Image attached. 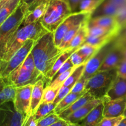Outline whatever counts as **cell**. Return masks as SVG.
<instances>
[{
    "label": "cell",
    "instance_id": "obj_15",
    "mask_svg": "<svg viewBox=\"0 0 126 126\" xmlns=\"http://www.w3.org/2000/svg\"><path fill=\"white\" fill-rule=\"evenodd\" d=\"M49 1L50 0H42V1L40 2L33 9L29 11L27 14L24 17L20 27L29 25L36 22L38 20H40L44 16Z\"/></svg>",
    "mask_w": 126,
    "mask_h": 126
},
{
    "label": "cell",
    "instance_id": "obj_41",
    "mask_svg": "<svg viewBox=\"0 0 126 126\" xmlns=\"http://www.w3.org/2000/svg\"><path fill=\"white\" fill-rule=\"evenodd\" d=\"M69 59L74 66H79L86 63L85 59L77 52V50L71 54Z\"/></svg>",
    "mask_w": 126,
    "mask_h": 126
},
{
    "label": "cell",
    "instance_id": "obj_1",
    "mask_svg": "<svg viewBox=\"0 0 126 126\" xmlns=\"http://www.w3.org/2000/svg\"><path fill=\"white\" fill-rule=\"evenodd\" d=\"M63 52L54 43L53 33L48 32L35 43L30 53L36 68L45 77Z\"/></svg>",
    "mask_w": 126,
    "mask_h": 126
},
{
    "label": "cell",
    "instance_id": "obj_55",
    "mask_svg": "<svg viewBox=\"0 0 126 126\" xmlns=\"http://www.w3.org/2000/svg\"><path fill=\"white\" fill-rule=\"evenodd\" d=\"M123 116L124 117H126V108H125L124 112V114H123Z\"/></svg>",
    "mask_w": 126,
    "mask_h": 126
},
{
    "label": "cell",
    "instance_id": "obj_49",
    "mask_svg": "<svg viewBox=\"0 0 126 126\" xmlns=\"http://www.w3.org/2000/svg\"><path fill=\"white\" fill-rule=\"evenodd\" d=\"M120 9L126 5V0H108Z\"/></svg>",
    "mask_w": 126,
    "mask_h": 126
},
{
    "label": "cell",
    "instance_id": "obj_27",
    "mask_svg": "<svg viewBox=\"0 0 126 126\" xmlns=\"http://www.w3.org/2000/svg\"><path fill=\"white\" fill-rule=\"evenodd\" d=\"M114 38L116 37L112 35H106L97 37L88 35L86 38L84 43H87V44L91 45L98 47L99 48H101L110 43L111 41Z\"/></svg>",
    "mask_w": 126,
    "mask_h": 126
},
{
    "label": "cell",
    "instance_id": "obj_37",
    "mask_svg": "<svg viewBox=\"0 0 126 126\" xmlns=\"http://www.w3.org/2000/svg\"><path fill=\"white\" fill-rule=\"evenodd\" d=\"M115 19L120 30L126 26V5L120 8Z\"/></svg>",
    "mask_w": 126,
    "mask_h": 126
},
{
    "label": "cell",
    "instance_id": "obj_46",
    "mask_svg": "<svg viewBox=\"0 0 126 126\" xmlns=\"http://www.w3.org/2000/svg\"><path fill=\"white\" fill-rule=\"evenodd\" d=\"M42 1V0H21L20 2L26 5L29 9V11H30Z\"/></svg>",
    "mask_w": 126,
    "mask_h": 126
},
{
    "label": "cell",
    "instance_id": "obj_54",
    "mask_svg": "<svg viewBox=\"0 0 126 126\" xmlns=\"http://www.w3.org/2000/svg\"><path fill=\"white\" fill-rule=\"evenodd\" d=\"M67 126H80L79 124H68Z\"/></svg>",
    "mask_w": 126,
    "mask_h": 126
},
{
    "label": "cell",
    "instance_id": "obj_38",
    "mask_svg": "<svg viewBox=\"0 0 126 126\" xmlns=\"http://www.w3.org/2000/svg\"><path fill=\"white\" fill-rule=\"evenodd\" d=\"M19 67L29 71H34L37 70L34 59H33V58L32 55L31 53H29V54L25 58L22 64Z\"/></svg>",
    "mask_w": 126,
    "mask_h": 126
},
{
    "label": "cell",
    "instance_id": "obj_20",
    "mask_svg": "<svg viewBox=\"0 0 126 126\" xmlns=\"http://www.w3.org/2000/svg\"><path fill=\"white\" fill-rule=\"evenodd\" d=\"M103 103L101 102L90 111L89 114L78 123L80 126H99L103 119Z\"/></svg>",
    "mask_w": 126,
    "mask_h": 126
},
{
    "label": "cell",
    "instance_id": "obj_28",
    "mask_svg": "<svg viewBox=\"0 0 126 126\" xmlns=\"http://www.w3.org/2000/svg\"><path fill=\"white\" fill-rule=\"evenodd\" d=\"M56 106V105L54 103H48L42 102L38 106L35 113L33 115L35 119L37 122H38L41 119L45 117L51 112H53Z\"/></svg>",
    "mask_w": 126,
    "mask_h": 126
},
{
    "label": "cell",
    "instance_id": "obj_48",
    "mask_svg": "<svg viewBox=\"0 0 126 126\" xmlns=\"http://www.w3.org/2000/svg\"><path fill=\"white\" fill-rule=\"evenodd\" d=\"M23 126H37V122L35 119L33 115L29 116V118L24 123Z\"/></svg>",
    "mask_w": 126,
    "mask_h": 126
},
{
    "label": "cell",
    "instance_id": "obj_22",
    "mask_svg": "<svg viewBox=\"0 0 126 126\" xmlns=\"http://www.w3.org/2000/svg\"><path fill=\"white\" fill-rule=\"evenodd\" d=\"M93 99H94V98L93 96H92L88 92H86L82 96L77 99L72 105H70L68 108L64 110L60 114H59V117L62 119L64 120L70 114L73 113L74 112L77 111L80 108L85 105L88 101H91Z\"/></svg>",
    "mask_w": 126,
    "mask_h": 126
},
{
    "label": "cell",
    "instance_id": "obj_24",
    "mask_svg": "<svg viewBox=\"0 0 126 126\" xmlns=\"http://www.w3.org/2000/svg\"><path fill=\"white\" fill-rule=\"evenodd\" d=\"M87 91L85 90L80 93H72L70 92L67 95H66L58 105L56 106L55 109L54 110V112L58 115L60 114L64 110H66L67 108H68L70 105H72L75 101L79 98L80 96H82Z\"/></svg>",
    "mask_w": 126,
    "mask_h": 126
},
{
    "label": "cell",
    "instance_id": "obj_3",
    "mask_svg": "<svg viewBox=\"0 0 126 126\" xmlns=\"http://www.w3.org/2000/svg\"><path fill=\"white\" fill-rule=\"evenodd\" d=\"M28 13L27 6L20 2L13 14L0 25V61L4 56L8 43L20 28Z\"/></svg>",
    "mask_w": 126,
    "mask_h": 126
},
{
    "label": "cell",
    "instance_id": "obj_33",
    "mask_svg": "<svg viewBox=\"0 0 126 126\" xmlns=\"http://www.w3.org/2000/svg\"><path fill=\"white\" fill-rule=\"evenodd\" d=\"M88 35L92 37H102V36L112 35L116 37L117 33L113 31L105 29V28L100 27L98 26L88 27Z\"/></svg>",
    "mask_w": 126,
    "mask_h": 126
},
{
    "label": "cell",
    "instance_id": "obj_16",
    "mask_svg": "<svg viewBox=\"0 0 126 126\" xmlns=\"http://www.w3.org/2000/svg\"><path fill=\"white\" fill-rule=\"evenodd\" d=\"M105 96L111 100L126 96V78L117 75Z\"/></svg>",
    "mask_w": 126,
    "mask_h": 126
},
{
    "label": "cell",
    "instance_id": "obj_9",
    "mask_svg": "<svg viewBox=\"0 0 126 126\" xmlns=\"http://www.w3.org/2000/svg\"><path fill=\"white\" fill-rule=\"evenodd\" d=\"M25 117L17 111L13 101L0 106V126H23Z\"/></svg>",
    "mask_w": 126,
    "mask_h": 126
},
{
    "label": "cell",
    "instance_id": "obj_5",
    "mask_svg": "<svg viewBox=\"0 0 126 126\" xmlns=\"http://www.w3.org/2000/svg\"><path fill=\"white\" fill-rule=\"evenodd\" d=\"M117 76V70L98 71L87 81L85 90L94 98L102 99Z\"/></svg>",
    "mask_w": 126,
    "mask_h": 126
},
{
    "label": "cell",
    "instance_id": "obj_14",
    "mask_svg": "<svg viewBox=\"0 0 126 126\" xmlns=\"http://www.w3.org/2000/svg\"><path fill=\"white\" fill-rule=\"evenodd\" d=\"M103 101V99L94 98L80 108L79 109L74 112L67 117L65 119V121L69 124H78L82 121L92 110L96 107L99 103Z\"/></svg>",
    "mask_w": 126,
    "mask_h": 126
},
{
    "label": "cell",
    "instance_id": "obj_45",
    "mask_svg": "<svg viewBox=\"0 0 126 126\" xmlns=\"http://www.w3.org/2000/svg\"><path fill=\"white\" fill-rule=\"evenodd\" d=\"M118 76L126 78V60L123 59L116 68Z\"/></svg>",
    "mask_w": 126,
    "mask_h": 126
},
{
    "label": "cell",
    "instance_id": "obj_42",
    "mask_svg": "<svg viewBox=\"0 0 126 126\" xmlns=\"http://www.w3.org/2000/svg\"><path fill=\"white\" fill-rule=\"evenodd\" d=\"M117 42L115 46L117 47H121L126 43V26L119 30L117 37Z\"/></svg>",
    "mask_w": 126,
    "mask_h": 126
},
{
    "label": "cell",
    "instance_id": "obj_11",
    "mask_svg": "<svg viewBox=\"0 0 126 126\" xmlns=\"http://www.w3.org/2000/svg\"><path fill=\"white\" fill-rule=\"evenodd\" d=\"M112 47L110 43L101 48L93 57L86 62L84 72L82 77L88 80L91 77L98 71L104 59Z\"/></svg>",
    "mask_w": 126,
    "mask_h": 126
},
{
    "label": "cell",
    "instance_id": "obj_13",
    "mask_svg": "<svg viewBox=\"0 0 126 126\" xmlns=\"http://www.w3.org/2000/svg\"><path fill=\"white\" fill-rule=\"evenodd\" d=\"M123 59L122 49L114 46L108 52L98 71H110L116 69Z\"/></svg>",
    "mask_w": 126,
    "mask_h": 126
},
{
    "label": "cell",
    "instance_id": "obj_25",
    "mask_svg": "<svg viewBox=\"0 0 126 126\" xmlns=\"http://www.w3.org/2000/svg\"><path fill=\"white\" fill-rule=\"evenodd\" d=\"M88 22L84 23L82 25L78 32L70 42L66 49H72L79 48L84 43L86 38L88 36Z\"/></svg>",
    "mask_w": 126,
    "mask_h": 126
},
{
    "label": "cell",
    "instance_id": "obj_51",
    "mask_svg": "<svg viewBox=\"0 0 126 126\" xmlns=\"http://www.w3.org/2000/svg\"><path fill=\"white\" fill-rule=\"evenodd\" d=\"M117 126H126V117H124L122 119V120L120 121Z\"/></svg>",
    "mask_w": 126,
    "mask_h": 126
},
{
    "label": "cell",
    "instance_id": "obj_7",
    "mask_svg": "<svg viewBox=\"0 0 126 126\" xmlns=\"http://www.w3.org/2000/svg\"><path fill=\"white\" fill-rule=\"evenodd\" d=\"M91 17L92 14L85 12H76L70 14L53 33L56 45L59 47L64 36L71 28L76 25L88 21Z\"/></svg>",
    "mask_w": 126,
    "mask_h": 126
},
{
    "label": "cell",
    "instance_id": "obj_34",
    "mask_svg": "<svg viewBox=\"0 0 126 126\" xmlns=\"http://www.w3.org/2000/svg\"><path fill=\"white\" fill-rule=\"evenodd\" d=\"M60 88L61 87L53 88L49 85H47V87H45L42 102L48 103H53Z\"/></svg>",
    "mask_w": 126,
    "mask_h": 126
},
{
    "label": "cell",
    "instance_id": "obj_18",
    "mask_svg": "<svg viewBox=\"0 0 126 126\" xmlns=\"http://www.w3.org/2000/svg\"><path fill=\"white\" fill-rule=\"evenodd\" d=\"M44 85V79H40L33 85L31 94V103L29 116L34 115L38 106L42 103L43 90L45 88Z\"/></svg>",
    "mask_w": 126,
    "mask_h": 126
},
{
    "label": "cell",
    "instance_id": "obj_35",
    "mask_svg": "<svg viewBox=\"0 0 126 126\" xmlns=\"http://www.w3.org/2000/svg\"><path fill=\"white\" fill-rule=\"evenodd\" d=\"M76 67H77V66H74V67H72L71 69H69L68 71H66V72H64V73L60 74L59 76H58V77H56L55 79L52 80L50 82V83H49L48 85L51 86V87H53V88L61 87V86L63 85V83H64V82L66 80V79L68 78V77L70 76L71 72L73 71V70Z\"/></svg>",
    "mask_w": 126,
    "mask_h": 126
},
{
    "label": "cell",
    "instance_id": "obj_23",
    "mask_svg": "<svg viewBox=\"0 0 126 126\" xmlns=\"http://www.w3.org/2000/svg\"><path fill=\"white\" fill-rule=\"evenodd\" d=\"M119 8L108 0H105L92 14L91 17L100 16L115 17L118 13Z\"/></svg>",
    "mask_w": 126,
    "mask_h": 126
},
{
    "label": "cell",
    "instance_id": "obj_44",
    "mask_svg": "<svg viewBox=\"0 0 126 126\" xmlns=\"http://www.w3.org/2000/svg\"><path fill=\"white\" fill-rule=\"evenodd\" d=\"M74 67V66L72 64V63H71V60H70V59L69 58V59H67V60L64 63V64H63V65L60 67V69L58 70V72H56V74L54 75V77H53V79H55L56 77H57L58 76H59L60 74L64 73V72H65L66 71H68L69 69H71L72 67Z\"/></svg>",
    "mask_w": 126,
    "mask_h": 126
},
{
    "label": "cell",
    "instance_id": "obj_17",
    "mask_svg": "<svg viewBox=\"0 0 126 126\" xmlns=\"http://www.w3.org/2000/svg\"><path fill=\"white\" fill-rule=\"evenodd\" d=\"M16 90L8 78L0 77V106L7 102L14 101Z\"/></svg>",
    "mask_w": 126,
    "mask_h": 126
},
{
    "label": "cell",
    "instance_id": "obj_32",
    "mask_svg": "<svg viewBox=\"0 0 126 126\" xmlns=\"http://www.w3.org/2000/svg\"><path fill=\"white\" fill-rule=\"evenodd\" d=\"M101 48L94 47L87 43H83L77 49V52L85 59L86 62L93 57Z\"/></svg>",
    "mask_w": 126,
    "mask_h": 126
},
{
    "label": "cell",
    "instance_id": "obj_4",
    "mask_svg": "<svg viewBox=\"0 0 126 126\" xmlns=\"http://www.w3.org/2000/svg\"><path fill=\"white\" fill-rule=\"evenodd\" d=\"M72 13L68 0H50L41 23L47 31L54 33Z\"/></svg>",
    "mask_w": 126,
    "mask_h": 126
},
{
    "label": "cell",
    "instance_id": "obj_10",
    "mask_svg": "<svg viewBox=\"0 0 126 126\" xmlns=\"http://www.w3.org/2000/svg\"><path fill=\"white\" fill-rule=\"evenodd\" d=\"M33 85H28L17 88L15 98L13 101L17 111L22 114L25 117L24 123L29 117L31 103V94Z\"/></svg>",
    "mask_w": 126,
    "mask_h": 126
},
{
    "label": "cell",
    "instance_id": "obj_39",
    "mask_svg": "<svg viewBox=\"0 0 126 126\" xmlns=\"http://www.w3.org/2000/svg\"><path fill=\"white\" fill-rule=\"evenodd\" d=\"M74 85H70V86H63L62 85L61 88H59V92H58L57 96L56 97L55 100L53 101L54 104L58 105L62 100H63L66 95L69 94L70 92H71V90L73 88Z\"/></svg>",
    "mask_w": 126,
    "mask_h": 126
},
{
    "label": "cell",
    "instance_id": "obj_43",
    "mask_svg": "<svg viewBox=\"0 0 126 126\" xmlns=\"http://www.w3.org/2000/svg\"><path fill=\"white\" fill-rule=\"evenodd\" d=\"M87 80L84 79L82 77H81L77 82L73 86V88L71 90L72 93H80L83 92L85 90L86 83H87Z\"/></svg>",
    "mask_w": 126,
    "mask_h": 126
},
{
    "label": "cell",
    "instance_id": "obj_12",
    "mask_svg": "<svg viewBox=\"0 0 126 126\" xmlns=\"http://www.w3.org/2000/svg\"><path fill=\"white\" fill-rule=\"evenodd\" d=\"M103 117L105 118H114L119 116H123L126 105V96L115 100H108L104 96Z\"/></svg>",
    "mask_w": 126,
    "mask_h": 126
},
{
    "label": "cell",
    "instance_id": "obj_31",
    "mask_svg": "<svg viewBox=\"0 0 126 126\" xmlns=\"http://www.w3.org/2000/svg\"><path fill=\"white\" fill-rule=\"evenodd\" d=\"M84 23H83V24H78V25H75V26H74L72 28H71V29L67 32V33L65 34V35L64 36L61 42V44L59 45L58 48H59L60 49H61L62 51L66 50V49H67L68 45H69L70 42H71V40L73 39L74 36L76 35V33L78 32L79 29H80L82 25H83Z\"/></svg>",
    "mask_w": 126,
    "mask_h": 126
},
{
    "label": "cell",
    "instance_id": "obj_29",
    "mask_svg": "<svg viewBox=\"0 0 126 126\" xmlns=\"http://www.w3.org/2000/svg\"><path fill=\"white\" fill-rule=\"evenodd\" d=\"M105 0H82L79 5L77 12H85L92 14Z\"/></svg>",
    "mask_w": 126,
    "mask_h": 126
},
{
    "label": "cell",
    "instance_id": "obj_8",
    "mask_svg": "<svg viewBox=\"0 0 126 126\" xmlns=\"http://www.w3.org/2000/svg\"><path fill=\"white\" fill-rule=\"evenodd\" d=\"M6 78L13 85L18 88L28 85H34L39 80L44 79V76L37 69L29 71L19 67Z\"/></svg>",
    "mask_w": 126,
    "mask_h": 126
},
{
    "label": "cell",
    "instance_id": "obj_30",
    "mask_svg": "<svg viewBox=\"0 0 126 126\" xmlns=\"http://www.w3.org/2000/svg\"><path fill=\"white\" fill-rule=\"evenodd\" d=\"M86 63H83L80 66H77L73 70L68 78L66 79V80L64 82L63 84V86H70L74 85L75 83L82 77L84 72L85 67Z\"/></svg>",
    "mask_w": 126,
    "mask_h": 126
},
{
    "label": "cell",
    "instance_id": "obj_21",
    "mask_svg": "<svg viewBox=\"0 0 126 126\" xmlns=\"http://www.w3.org/2000/svg\"><path fill=\"white\" fill-rule=\"evenodd\" d=\"M79 48H74V49H66V50L63 51L61 55L59 57V58L57 59L56 61L55 62V63L54 64L53 66L52 67V68L51 69L50 71L47 74L45 77H44V79L47 80V81L49 83H50V82L52 80L54 75L56 74V72H58V70L60 69V67L63 66V64L70 58L71 54H72V53H74L75 51H76Z\"/></svg>",
    "mask_w": 126,
    "mask_h": 126
},
{
    "label": "cell",
    "instance_id": "obj_26",
    "mask_svg": "<svg viewBox=\"0 0 126 126\" xmlns=\"http://www.w3.org/2000/svg\"><path fill=\"white\" fill-rule=\"evenodd\" d=\"M21 0H10L0 8V25L13 14Z\"/></svg>",
    "mask_w": 126,
    "mask_h": 126
},
{
    "label": "cell",
    "instance_id": "obj_6",
    "mask_svg": "<svg viewBox=\"0 0 126 126\" xmlns=\"http://www.w3.org/2000/svg\"><path fill=\"white\" fill-rule=\"evenodd\" d=\"M37 42L29 40L6 62L0 63V77H8L16 70L25 59Z\"/></svg>",
    "mask_w": 126,
    "mask_h": 126
},
{
    "label": "cell",
    "instance_id": "obj_36",
    "mask_svg": "<svg viewBox=\"0 0 126 126\" xmlns=\"http://www.w3.org/2000/svg\"><path fill=\"white\" fill-rule=\"evenodd\" d=\"M59 115L53 112H51L45 117H43L37 122V126H50L60 119Z\"/></svg>",
    "mask_w": 126,
    "mask_h": 126
},
{
    "label": "cell",
    "instance_id": "obj_2",
    "mask_svg": "<svg viewBox=\"0 0 126 126\" xmlns=\"http://www.w3.org/2000/svg\"><path fill=\"white\" fill-rule=\"evenodd\" d=\"M48 31L42 25L41 20L33 24L20 27L8 43L4 56L0 63L8 61L27 40H33L37 42Z\"/></svg>",
    "mask_w": 126,
    "mask_h": 126
},
{
    "label": "cell",
    "instance_id": "obj_40",
    "mask_svg": "<svg viewBox=\"0 0 126 126\" xmlns=\"http://www.w3.org/2000/svg\"><path fill=\"white\" fill-rule=\"evenodd\" d=\"M123 117L124 116H119V117H114V118L104 117L103 119L100 122L99 126H117L118 124Z\"/></svg>",
    "mask_w": 126,
    "mask_h": 126
},
{
    "label": "cell",
    "instance_id": "obj_52",
    "mask_svg": "<svg viewBox=\"0 0 126 126\" xmlns=\"http://www.w3.org/2000/svg\"><path fill=\"white\" fill-rule=\"evenodd\" d=\"M122 49V53H123V57L124 59L126 60V47H122V48H121Z\"/></svg>",
    "mask_w": 126,
    "mask_h": 126
},
{
    "label": "cell",
    "instance_id": "obj_53",
    "mask_svg": "<svg viewBox=\"0 0 126 126\" xmlns=\"http://www.w3.org/2000/svg\"><path fill=\"white\" fill-rule=\"evenodd\" d=\"M10 0H0V8L2 6L4 5L5 3H6L7 2H8Z\"/></svg>",
    "mask_w": 126,
    "mask_h": 126
},
{
    "label": "cell",
    "instance_id": "obj_19",
    "mask_svg": "<svg viewBox=\"0 0 126 126\" xmlns=\"http://www.w3.org/2000/svg\"><path fill=\"white\" fill-rule=\"evenodd\" d=\"M98 26L113 31L118 34L120 29L116 23L115 17L100 16L91 17L88 22V27Z\"/></svg>",
    "mask_w": 126,
    "mask_h": 126
},
{
    "label": "cell",
    "instance_id": "obj_50",
    "mask_svg": "<svg viewBox=\"0 0 126 126\" xmlns=\"http://www.w3.org/2000/svg\"><path fill=\"white\" fill-rule=\"evenodd\" d=\"M68 122L66 121L65 120L60 119L58 121L54 123L53 124L51 125L50 126H67L68 125Z\"/></svg>",
    "mask_w": 126,
    "mask_h": 126
},
{
    "label": "cell",
    "instance_id": "obj_47",
    "mask_svg": "<svg viewBox=\"0 0 126 126\" xmlns=\"http://www.w3.org/2000/svg\"><path fill=\"white\" fill-rule=\"evenodd\" d=\"M82 0H68L72 13H76L78 11L79 5Z\"/></svg>",
    "mask_w": 126,
    "mask_h": 126
}]
</instances>
